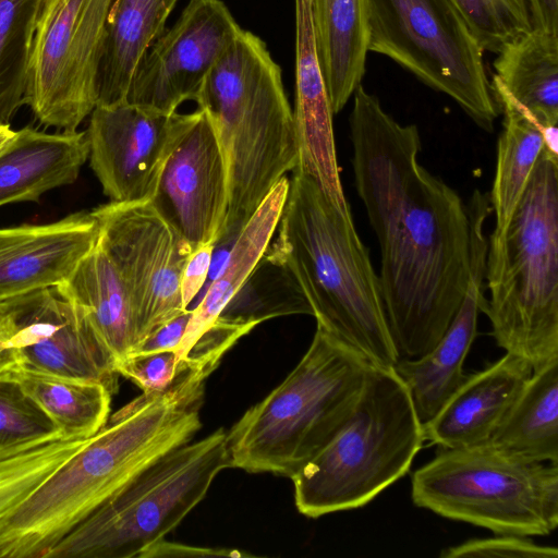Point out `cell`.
Listing matches in <instances>:
<instances>
[{"label":"cell","mask_w":558,"mask_h":558,"mask_svg":"<svg viewBox=\"0 0 558 558\" xmlns=\"http://www.w3.org/2000/svg\"><path fill=\"white\" fill-rule=\"evenodd\" d=\"M357 194L380 247L385 314L399 359L429 351L471 280L470 221L459 194L418 162L421 136L360 85L349 117Z\"/></svg>","instance_id":"cell-1"},{"label":"cell","mask_w":558,"mask_h":558,"mask_svg":"<svg viewBox=\"0 0 558 558\" xmlns=\"http://www.w3.org/2000/svg\"><path fill=\"white\" fill-rule=\"evenodd\" d=\"M205 385L142 393L113 415L0 522V558H46L102 502L201 428Z\"/></svg>","instance_id":"cell-2"},{"label":"cell","mask_w":558,"mask_h":558,"mask_svg":"<svg viewBox=\"0 0 558 558\" xmlns=\"http://www.w3.org/2000/svg\"><path fill=\"white\" fill-rule=\"evenodd\" d=\"M276 232L264 256L289 274L317 325L374 365L393 367L399 355L379 277L352 215L337 209L311 177L293 171Z\"/></svg>","instance_id":"cell-3"},{"label":"cell","mask_w":558,"mask_h":558,"mask_svg":"<svg viewBox=\"0 0 558 558\" xmlns=\"http://www.w3.org/2000/svg\"><path fill=\"white\" fill-rule=\"evenodd\" d=\"M195 101L216 130L227 166L228 210L217 247L234 241L276 183L298 167L296 126L281 69L250 31H240Z\"/></svg>","instance_id":"cell-4"},{"label":"cell","mask_w":558,"mask_h":558,"mask_svg":"<svg viewBox=\"0 0 558 558\" xmlns=\"http://www.w3.org/2000/svg\"><path fill=\"white\" fill-rule=\"evenodd\" d=\"M373 366L317 325L293 371L227 432L231 468L294 475L350 417Z\"/></svg>","instance_id":"cell-5"},{"label":"cell","mask_w":558,"mask_h":558,"mask_svg":"<svg viewBox=\"0 0 558 558\" xmlns=\"http://www.w3.org/2000/svg\"><path fill=\"white\" fill-rule=\"evenodd\" d=\"M558 159L543 148L506 227L487 240L484 313L506 353L558 359Z\"/></svg>","instance_id":"cell-6"},{"label":"cell","mask_w":558,"mask_h":558,"mask_svg":"<svg viewBox=\"0 0 558 558\" xmlns=\"http://www.w3.org/2000/svg\"><path fill=\"white\" fill-rule=\"evenodd\" d=\"M424 442L405 384L374 365L350 417L290 477L298 511L316 519L366 506L410 471Z\"/></svg>","instance_id":"cell-7"},{"label":"cell","mask_w":558,"mask_h":558,"mask_svg":"<svg viewBox=\"0 0 558 558\" xmlns=\"http://www.w3.org/2000/svg\"><path fill=\"white\" fill-rule=\"evenodd\" d=\"M413 504L494 534L548 535L558 526V465L490 441L438 448L411 481Z\"/></svg>","instance_id":"cell-8"},{"label":"cell","mask_w":558,"mask_h":558,"mask_svg":"<svg viewBox=\"0 0 558 558\" xmlns=\"http://www.w3.org/2000/svg\"><path fill=\"white\" fill-rule=\"evenodd\" d=\"M227 432L218 428L157 459L96 508L46 558H131L165 538L231 468Z\"/></svg>","instance_id":"cell-9"},{"label":"cell","mask_w":558,"mask_h":558,"mask_svg":"<svg viewBox=\"0 0 558 558\" xmlns=\"http://www.w3.org/2000/svg\"><path fill=\"white\" fill-rule=\"evenodd\" d=\"M368 52L452 98L483 130L500 113L474 32L456 0H366Z\"/></svg>","instance_id":"cell-10"},{"label":"cell","mask_w":558,"mask_h":558,"mask_svg":"<svg viewBox=\"0 0 558 558\" xmlns=\"http://www.w3.org/2000/svg\"><path fill=\"white\" fill-rule=\"evenodd\" d=\"M113 0H43L25 105L45 125L75 132L97 104L96 77Z\"/></svg>","instance_id":"cell-11"},{"label":"cell","mask_w":558,"mask_h":558,"mask_svg":"<svg viewBox=\"0 0 558 558\" xmlns=\"http://www.w3.org/2000/svg\"><path fill=\"white\" fill-rule=\"evenodd\" d=\"M90 213L129 290L140 343L186 310L180 283L192 251L150 201L109 202Z\"/></svg>","instance_id":"cell-12"},{"label":"cell","mask_w":558,"mask_h":558,"mask_svg":"<svg viewBox=\"0 0 558 558\" xmlns=\"http://www.w3.org/2000/svg\"><path fill=\"white\" fill-rule=\"evenodd\" d=\"M241 29L221 0H191L140 60L124 102L172 114L184 101H195Z\"/></svg>","instance_id":"cell-13"},{"label":"cell","mask_w":558,"mask_h":558,"mask_svg":"<svg viewBox=\"0 0 558 558\" xmlns=\"http://www.w3.org/2000/svg\"><path fill=\"white\" fill-rule=\"evenodd\" d=\"M150 203L192 253L207 244L216 250L228 210V173L219 138L205 110L187 113Z\"/></svg>","instance_id":"cell-14"},{"label":"cell","mask_w":558,"mask_h":558,"mask_svg":"<svg viewBox=\"0 0 558 558\" xmlns=\"http://www.w3.org/2000/svg\"><path fill=\"white\" fill-rule=\"evenodd\" d=\"M186 116L128 102L94 108L85 131L89 165L110 202L151 199Z\"/></svg>","instance_id":"cell-15"},{"label":"cell","mask_w":558,"mask_h":558,"mask_svg":"<svg viewBox=\"0 0 558 558\" xmlns=\"http://www.w3.org/2000/svg\"><path fill=\"white\" fill-rule=\"evenodd\" d=\"M10 341L17 367L118 390L111 355L82 310L56 287L21 295Z\"/></svg>","instance_id":"cell-16"},{"label":"cell","mask_w":558,"mask_h":558,"mask_svg":"<svg viewBox=\"0 0 558 558\" xmlns=\"http://www.w3.org/2000/svg\"><path fill=\"white\" fill-rule=\"evenodd\" d=\"M98 235L92 213L0 229V301L64 282Z\"/></svg>","instance_id":"cell-17"},{"label":"cell","mask_w":558,"mask_h":558,"mask_svg":"<svg viewBox=\"0 0 558 558\" xmlns=\"http://www.w3.org/2000/svg\"><path fill=\"white\" fill-rule=\"evenodd\" d=\"M471 280L463 301L437 343L415 359H399L395 372L405 384L422 425L439 411L464 379L463 364L477 333L478 314L484 311L487 240L483 227L470 230Z\"/></svg>","instance_id":"cell-18"},{"label":"cell","mask_w":558,"mask_h":558,"mask_svg":"<svg viewBox=\"0 0 558 558\" xmlns=\"http://www.w3.org/2000/svg\"><path fill=\"white\" fill-rule=\"evenodd\" d=\"M295 107L299 162L342 213L350 211L337 161L330 101L317 54L310 0H294Z\"/></svg>","instance_id":"cell-19"},{"label":"cell","mask_w":558,"mask_h":558,"mask_svg":"<svg viewBox=\"0 0 558 558\" xmlns=\"http://www.w3.org/2000/svg\"><path fill=\"white\" fill-rule=\"evenodd\" d=\"M532 372L525 360L506 353L484 369L465 375L434 417L423 424L424 440L438 448L488 441Z\"/></svg>","instance_id":"cell-20"},{"label":"cell","mask_w":558,"mask_h":558,"mask_svg":"<svg viewBox=\"0 0 558 558\" xmlns=\"http://www.w3.org/2000/svg\"><path fill=\"white\" fill-rule=\"evenodd\" d=\"M88 155L85 132L16 131L0 149V207L74 183Z\"/></svg>","instance_id":"cell-21"},{"label":"cell","mask_w":558,"mask_h":558,"mask_svg":"<svg viewBox=\"0 0 558 558\" xmlns=\"http://www.w3.org/2000/svg\"><path fill=\"white\" fill-rule=\"evenodd\" d=\"M57 290L77 305L117 365L138 343L129 290L113 259L98 242Z\"/></svg>","instance_id":"cell-22"},{"label":"cell","mask_w":558,"mask_h":558,"mask_svg":"<svg viewBox=\"0 0 558 558\" xmlns=\"http://www.w3.org/2000/svg\"><path fill=\"white\" fill-rule=\"evenodd\" d=\"M319 64L333 114L365 74L368 53L366 0H310Z\"/></svg>","instance_id":"cell-23"},{"label":"cell","mask_w":558,"mask_h":558,"mask_svg":"<svg viewBox=\"0 0 558 558\" xmlns=\"http://www.w3.org/2000/svg\"><path fill=\"white\" fill-rule=\"evenodd\" d=\"M290 180L281 178L234 239L229 255L199 304L192 310L181 344L182 359L245 284L274 238Z\"/></svg>","instance_id":"cell-24"},{"label":"cell","mask_w":558,"mask_h":558,"mask_svg":"<svg viewBox=\"0 0 558 558\" xmlns=\"http://www.w3.org/2000/svg\"><path fill=\"white\" fill-rule=\"evenodd\" d=\"M178 0H113L96 77V106L124 102L133 73Z\"/></svg>","instance_id":"cell-25"},{"label":"cell","mask_w":558,"mask_h":558,"mask_svg":"<svg viewBox=\"0 0 558 558\" xmlns=\"http://www.w3.org/2000/svg\"><path fill=\"white\" fill-rule=\"evenodd\" d=\"M492 92L504 114L497 143L496 169L488 201L495 214V231L506 227L544 148L543 130L493 75Z\"/></svg>","instance_id":"cell-26"},{"label":"cell","mask_w":558,"mask_h":558,"mask_svg":"<svg viewBox=\"0 0 558 558\" xmlns=\"http://www.w3.org/2000/svg\"><path fill=\"white\" fill-rule=\"evenodd\" d=\"M494 69L541 126L558 124V34L533 28L510 40L497 52Z\"/></svg>","instance_id":"cell-27"},{"label":"cell","mask_w":558,"mask_h":558,"mask_svg":"<svg viewBox=\"0 0 558 558\" xmlns=\"http://www.w3.org/2000/svg\"><path fill=\"white\" fill-rule=\"evenodd\" d=\"M488 441L558 464V359L532 372Z\"/></svg>","instance_id":"cell-28"},{"label":"cell","mask_w":558,"mask_h":558,"mask_svg":"<svg viewBox=\"0 0 558 558\" xmlns=\"http://www.w3.org/2000/svg\"><path fill=\"white\" fill-rule=\"evenodd\" d=\"M2 377L17 381L64 436L92 437L107 422L112 393L101 384L16 367Z\"/></svg>","instance_id":"cell-29"},{"label":"cell","mask_w":558,"mask_h":558,"mask_svg":"<svg viewBox=\"0 0 558 558\" xmlns=\"http://www.w3.org/2000/svg\"><path fill=\"white\" fill-rule=\"evenodd\" d=\"M43 0H0V125L25 105L27 71Z\"/></svg>","instance_id":"cell-30"},{"label":"cell","mask_w":558,"mask_h":558,"mask_svg":"<svg viewBox=\"0 0 558 558\" xmlns=\"http://www.w3.org/2000/svg\"><path fill=\"white\" fill-rule=\"evenodd\" d=\"M89 438L63 436L0 457V522Z\"/></svg>","instance_id":"cell-31"},{"label":"cell","mask_w":558,"mask_h":558,"mask_svg":"<svg viewBox=\"0 0 558 558\" xmlns=\"http://www.w3.org/2000/svg\"><path fill=\"white\" fill-rule=\"evenodd\" d=\"M63 436L17 381L0 377V457Z\"/></svg>","instance_id":"cell-32"},{"label":"cell","mask_w":558,"mask_h":558,"mask_svg":"<svg viewBox=\"0 0 558 558\" xmlns=\"http://www.w3.org/2000/svg\"><path fill=\"white\" fill-rule=\"evenodd\" d=\"M484 51L497 53L531 32L529 0H456Z\"/></svg>","instance_id":"cell-33"},{"label":"cell","mask_w":558,"mask_h":558,"mask_svg":"<svg viewBox=\"0 0 558 558\" xmlns=\"http://www.w3.org/2000/svg\"><path fill=\"white\" fill-rule=\"evenodd\" d=\"M117 372L135 383L146 395L162 393L189 374L175 351L131 354L117 365Z\"/></svg>","instance_id":"cell-34"},{"label":"cell","mask_w":558,"mask_h":558,"mask_svg":"<svg viewBox=\"0 0 558 558\" xmlns=\"http://www.w3.org/2000/svg\"><path fill=\"white\" fill-rule=\"evenodd\" d=\"M555 546L539 545L529 536L495 534L471 538L441 549L440 558H557Z\"/></svg>","instance_id":"cell-35"},{"label":"cell","mask_w":558,"mask_h":558,"mask_svg":"<svg viewBox=\"0 0 558 558\" xmlns=\"http://www.w3.org/2000/svg\"><path fill=\"white\" fill-rule=\"evenodd\" d=\"M191 316L192 310L186 308L180 315L167 322L157 328L147 338L141 341L131 354L154 353L161 351L177 352L185 333Z\"/></svg>","instance_id":"cell-36"},{"label":"cell","mask_w":558,"mask_h":558,"mask_svg":"<svg viewBox=\"0 0 558 558\" xmlns=\"http://www.w3.org/2000/svg\"><path fill=\"white\" fill-rule=\"evenodd\" d=\"M214 251V244L197 248L190 255L183 268L180 288L182 302L186 308L206 281L211 267Z\"/></svg>","instance_id":"cell-37"},{"label":"cell","mask_w":558,"mask_h":558,"mask_svg":"<svg viewBox=\"0 0 558 558\" xmlns=\"http://www.w3.org/2000/svg\"><path fill=\"white\" fill-rule=\"evenodd\" d=\"M205 556H226V557H247L252 556L238 549L230 548H208L195 547L179 543L167 542L165 538L153 544L138 555V558L151 557H205Z\"/></svg>","instance_id":"cell-38"},{"label":"cell","mask_w":558,"mask_h":558,"mask_svg":"<svg viewBox=\"0 0 558 558\" xmlns=\"http://www.w3.org/2000/svg\"><path fill=\"white\" fill-rule=\"evenodd\" d=\"M532 28L558 34V0H529Z\"/></svg>","instance_id":"cell-39"},{"label":"cell","mask_w":558,"mask_h":558,"mask_svg":"<svg viewBox=\"0 0 558 558\" xmlns=\"http://www.w3.org/2000/svg\"><path fill=\"white\" fill-rule=\"evenodd\" d=\"M15 315L10 323L0 327V377L19 366L16 353L10 341L14 329Z\"/></svg>","instance_id":"cell-40"},{"label":"cell","mask_w":558,"mask_h":558,"mask_svg":"<svg viewBox=\"0 0 558 558\" xmlns=\"http://www.w3.org/2000/svg\"><path fill=\"white\" fill-rule=\"evenodd\" d=\"M20 296L0 301V327L10 323L19 307Z\"/></svg>","instance_id":"cell-41"},{"label":"cell","mask_w":558,"mask_h":558,"mask_svg":"<svg viewBox=\"0 0 558 558\" xmlns=\"http://www.w3.org/2000/svg\"><path fill=\"white\" fill-rule=\"evenodd\" d=\"M15 131L11 130L9 125H0V149L12 138Z\"/></svg>","instance_id":"cell-42"}]
</instances>
